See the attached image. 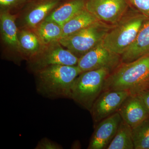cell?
<instances>
[{"label":"cell","mask_w":149,"mask_h":149,"mask_svg":"<svg viewBox=\"0 0 149 149\" xmlns=\"http://www.w3.org/2000/svg\"><path fill=\"white\" fill-rule=\"evenodd\" d=\"M38 91L50 97L70 98L75 79L81 73L77 65H54L36 72Z\"/></svg>","instance_id":"6da1fadb"},{"label":"cell","mask_w":149,"mask_h":149,"mask_svg":"<svg viewBox=\"0 0 149 149\" xmlns=\"http://www.w3.org/2000/svg\"><path fill=\"white\" fill-rule=\"evenodd\" d=\"M149 80V54L134 61L121 63L107 77L103 91H125L136 94Z\"/></svg>","instance_id":"7a4b0ae2"},{"label":"cell","mask_w":149,"mask_h":149,"mask_svg":"<svg viewBox=\"0 0 149 149\" xmlns=\"http://www.w3.org/2000/svg\"><path fill=\"white\" fill-rule=\"evenodd\" d=\"M148 17L130 6L124 16L112 25L102 41L111 52L121 56L133 44Z\"/></svg>","instance_id":"3957f363"},{"label":"cell","mask_w":149,"mask_h":149,"mask_svg":"<svg viewBox=\"0 0 149 149\" xmlns=\"http://www.w3.org/2000/svg\"><path fill=\"white\" fill-rule=\"evenodd\" d=\"M111 72L108 68H102L82 72L74 80L70 98L90 111Z\"/></svg>","instance_id":"277c9868"},{"label":"cell","mask_w":149,"mask_h":149,"mask_svg":"<svg viewBox=\"0 0 149 149\" xmlns=\"http://www.w3.org/2000/svg\"><path fill=\"white\" fill-rule=\"evenodd\" d=\"M112 26L98 20L58 42L79 58L102 41Z\"/></svg>","instance_id":"5b68a950"},{"label":"cell","mask_w":149,"mask_h":149,"mask_svg":"<svg viewBox=\"0 0 149 149\" xmlns=\"http://www.w3.org/2000/svg\"><path fill=\"white\" fill-rule=\"evenodd\" d=\"M58 42L44 45L39 53L29 60V66L37 72L46 67L62 65H77L79 58Z\"/></svg>","instance_id":"8992f818"},{"label":"cell","mask_w":149,"mask_h":149,"mask_svg":"<svg viewBox=\"0 0 149 149\" xmlns=\"http://www.w3.org/2000/svg\"><path fill=\"white\" fill-rule=\"evenodd\" d=\"M85 8L99 21L113 25L130 8L127 0H86Z\"/></svg>","instance_id":"52a82bcc"},{"label":"cell","mask_w":149,"mask_h":149,"mask_svg":"<svg viewBox=\"0 0 149 149\" xmlns=\"http://www.w3.org/2000/svg\"><path fill=\"white\" fill-rule=\"evenodd\" d=\"M121 63V56L108 49L102 41L80 58L77 65L82 72L102 68L112 72Z\"/></svg>","instance_id":"ba28073f"},{"label":"cell","mask_w":149,"mask_h":149,"mask_svg":"<svg viewBox=\"0 0 149 149\" xmlns=\"http://www.w3.org/2000/svg\"><path fill=\"white\" fill-rule=\"evenodd\" d=\"M129 91H103L90 111L94 122L99 123L118 111L121 105L131 95Z\"/></svg>","instance_id":"9c48e42d"},{"label":"cell","mask_w":149,"mask_h":149,"mask_svg":"<svg viewBox=\"0 0 149 149\" xmlns=\"http://www.w3.org/2000/svg\"><path fill=\"white\" fill-rule=\"evenodd\" d=\"M63 0H31L23 7L21 18L24 28L34 29L44 21Z\"/></svg>","instance_id":"30bf717a"},{"label":"cell","mask_w":149,"mask_h":149,"mask_svg":"<svg viewBox=\"0 0 149 149\" xmlns=\"http://www.w3.org/2000/svg\"><path fill=\"white\" fill-rule=\"evenodd\" d=\"M122 120L118 112L99 122L88 147L89 149H107L114 138Z\"/></svg>","instance_id":"8fae6325"},{"label":"cell","mask_w":149,"mask_h":149,"mask_svg":"<svg viewBox=\"0 0 149 149\" xmlns=\"http://www.w3.org/2000/svg\"><path fill=\"white\" fill-rule=\"evenodd\" d=\"M117 112L132 128L149 118V110L138 94H131Z\"/></svg>","instance_id":"7c38bea8"},{"label":"cell","mask_w":149,"mask_h":149,"mask_svg":"<svg viewBox=\"0 0 149 149\" xmlns=\"http://www.w3.org/2000/svg\"><path fill=\"white\" fill-rule=\"evenodd\" d=\"M16 17L8 11H0V28L2 39L12 50L21 54L18 32L15 23Z\"/></svg>","instance_id":"4fadbf2b"},{"label":"cell","mask_w":149,"mask_h":149,"mask_svg":"<svg viewBox=\"0 0 149 149\" xmlns=\"http://www.w3.org/2000/svg\"><path fill=\"white\" fill-rule=\"evenodd\" d=\"M149 54V18L141 28L136 40L121 56L122 63L134 61Z\"/></svg>","instance_id":"5bb4252c"},{"label":"cell","mask_w":149,"mask_h":149,"mask_svg":"<svg viewBox=\"0 0 149 149\" xmlns=\"http://www.w3.org/2000/svg\"><path fill=\"white\" fill-rule=\"evenodd\" d=\"M86 0H63L45 20L53 21L62 26L85 8Z\"/></svg>","instance_id":"9a60e30c"},{"label":"cell","mask_w":149,"mask_h":149,"mask_svg":"<svg viewBox=\"0 0 149 149\" xmlns=\"http://www.w3.org/2000/svg\"><path fill=\"white\" fill-rule=\"evenodd\" d=\"M21 55L30 59L39 53L44 45L32 30L23 28L18 33Z\"/></svg>","instance_id":"2e32d148"},{"label":"cell","mask_w":149,"mask_h":149,"mask_svg":"<svg viewBox=\"0 0 149 149\" xmlns=\"http://www.w3.org/2000/svg\"><path fill=\"white\" fill-rule=\"evenodd\" d=\"M97 21L85 8L63 25L62 38L74 34Z\"/></svg>","instance_id":"e0dca14e"},{"label":"cell","mask_w":149,"mask_h":149,"mask_svg":"<svg viewBox=\"0 0 149 149\" xmlns=\"http://www.w3.org/2000/svg\"><path fill=\"white\" fill-rule=\"evenodd\" d=\"M32 30L44 45L58 42L62 37V26L53 21L44 20Z\"/></svg>","instance_id":"ac0fdd59"},{"label":"cell","mask_w":149,"mask_h":149,"mask_svg":"<svg viewBox=\"0 0 149 149\" xmlns=\"http://www.w3.org/2000/svg\"><path fill=\"white\" fill-rule=\"evenodd\" d=\"M107 149H134L132 128L123 119L115 136Z\"/></svg>","instance_id":"d6986e66"},{"label":"cell","mask_w":149,"mask_h":149,"mask_svg":"<svg viewBox=\"0 0 149 149\" xmlns=\"http://www.w3.org/2000/svg\"><path fill=\"white\" fill-rule=\"evenodd\" d=\"M135 149H149V118L132 128Z\"/></svg>","instance_id":"ffe728a7"},{"label":"cell","mask_w":149,"mask_h":149,"mask_svg":"<svg viewBox=\"0 0 149 149\" xmlns=\"http://www.w3.org/2000/svg\"><path fill=\"white\" fill-rule=\"evenodd\" d=\"M28 0H0V11H8L23 7Z\"/></svg>","instance_id":"44dd1931"},{"label":"cell","mask_w":149,"mask_h":149,"mask_svg":"<svg viewBox=\"0 0 149 149\" xmlns=\"http://www.w3.org/2000/svg\"><path fill=\"white\" fill-rule=\"evenodd\" d=\"M131 7L149 18V0H127Z\"/></svg>","instance_id":"7402d4cb"},{"label":"cell","mask_w":149,"mask_h":149,"mask_svg":"<svg viewBox=\"0 0 149 149\" xmlns=\"http://www.w3.org/2000/svg\"><path fill=\"white\" fill-rule=\"evenodd\" d=\"M36 149H61V147L47 139H44L39 142Z\"/></svg>","instance_id":"603a6c76"},{"label":"cell","mask_w":149,"mask_h":149,"mask_svg":"<svg viewBox=\"0 0 149 149\" xmlns=\"http://www.w3.org/2000/svg\"><path fill=\"white\" fill-rule=\"evenodd\" d=\"M136 94H138L141 97L149 111V88L143 89Z\"/></svg>","instance_id":"cb8c5ba5"},{"label":"cell","mask_w":149,"mask_h":149,"mask_svg":"<svg viewBox=\"0 0 149 149\" xmlns=\"http://www.w3.org/2000/svg\"><path fill=\"white\" fill-rule=\"evenodd\" d=\"M149 88V80L147 82V83H146V85H144V86L143 87V89H142V90H143V89H145V88Z\"/></svg>","instance_id":"d4e9b609"},{"label":"cell","mask_w":149,"mask_h":149,"mask_svg":"<svg viewBox=\"0 0 149 149\" xmlns=\"http://www.w3.org/2000/svg\"><path fill=\"white\" fill-rule=\"evenodd\" d=\"M31 1V0H28V1Z\"/></svg>","instance_id":"484cf974"}]
</instances>
